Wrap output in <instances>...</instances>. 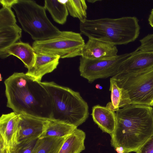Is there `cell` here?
Returning a JSON list of instances; mask_svg holds the SVG:
<instances>
[{
	"mask_svg": "<svg viewBox=\"0 0 153 153\" xmlns=\"http://www.w3.org/2000/svg\"><path fill=\"white\" fill-rule=\"evenodd\" d=\"M41 82L26 73H14L4 82L7 107L18 114L50 119L52 99Z\"/></svg>",
	"mask_w": 153,
	"mask_h": 153,
	"instance_id": "cell-1",
	"label": "cell"
},
{
	"mask_svg": "<svg viewBox=\"0 0 153 153\" xmlns=\"http://www.w3.org/2000/svg\"><path fill=\"white\" fill-rule=\"evenodd\" d=\"M117 124L111 145L118 153L136 152L153 135V108L131 104L116 111Z\"/></svg>",
	"mask_w": 153,
	"mask_h": 153,
	"instance_id": "cell-2",
	"label": "cell"
},
{
	"mask_svg": "<svg viewBox=\"0 0 153 153\" xmlns=\"http://www.w3.org/2000/svg\"><path fill=\"white\" fill-rule=\"evenodd\" d=\"M135 16L86 19L79 23L81 34L115 45H126L138 37L140 27Z\"/></svg>",
	"mask_w": 153,
	"mask_h": 153,
	"instance_id": "cell-3",
	"label": "cell"
},
{
	"mask_svg": "<svg viewBox=\"0 0 153 153\" xmlns=\"http://www.w3.org/2000/svg\"><path fill=\"white\" fill-rule=\"evenodd\" d=\"M52 101L51 118L77 127L89 115L87 103L77 91L58 85L54 82H41Z\"/></svg>",
	"mask_w": 153,
	"mask_h": 153,
	"instance_id": "cell-4",
	"label": "cell"
},
{
	"mask_svg": "<svg viewBox=\"0 0 153 153\" xmlns=\"http://www.w3.org/2000/svg\"><path fill=\"white\" fill-rule=\"evenodd\" d=\"M12 8L15 10L22 29L34 41L51 39L61 31L48 18L46 9L31 0H17Z\"/></svg>",
	"mask_w": 153,
	"mask_h": 153,
	"instance_id": "cell-5",
	"label": "cell"
},
{
	"mask_svg": "<svg viewBox=\"0 0 153 153\" xmlns=\"http://www.w3.org/2000/svg\"><path fill=\"white\" fill-rule=\"evenodd\" d=\"M117 85L128 91L133 104L153 106V68L129 75L112 77Z\"/></svg>",
	"mask_w": 153,
	"mask_h": 153,
	"instance_id": "cell-6",
	"label": "cell"
},
{
	"mask_svg": "<svg viewBox=\"0 0 153 153\" xmlns=\"http://www.w3.org/2000/svg\"><path fill=\"white\" fill-rule=\"evenodd\" d=\"M85 44L80 33L63 31L54 38L34 41L32 46L36 53L57 55L64 59L81 56Z\"/></svg>",
	"mask_w": 153,
	"mask_h": 153,
	"instance_id": "cell-7",
	"label": "cell"
},
{
	"mask_svg": "<svg viewBox=\"0 0 153 153\" xmlns=\"http://www.w3.org/2000/svg\"><path fill=\"white\" fill-rule=\"evenodd\" d=\"M132 54V52L106 59H89L81 56L79 69L80 75L91 83L99 79L113 76L118 74L122 63Z\"/></svg>",
	"mask_w": 153,
	"mask_h": 153,
	"instance_id": "cell-8",
	"label": "cell"
},
{
	"mask_svg": "<svg viewBox=\"0 0 153 153\" xmlns=\"http://www.w3.org/2000/svg\"><path fill=\"white\" fill-rule=\"evenodd\" d=\"M17 143L40 138L46 127L48 120L30 115L19 114Z\"/></svg>",
	"mask_w": 153,
	"mask_h": 153,
	"instance_id": "cell-9",
	"label": "cell"
},
{
	"mask_svg": "<svg viewBox=\"0 0 153 153\" xmlns=\"http://www.w3.org/2000/svg\"><path fill=\"white\" fill-rule=\"evenodd\" d=\"M152 68L153 51L135 50L132 52L131 56L121 65L118 74H133Z\"/></svg>",
	"mask_w": 153,
	"mask_h": 153,
	"instance_id": "cell-10",
	"label": "cell"
},
{
	"mask_svg": "<svg viewBox=\"0 0 153 153\" xmlns=\"http://www.w3.org/2000/svg\"><path fill=\"white\" fill-rule=\"evenodd\" d=\"M116 46L97 39L88 38L83 48L81 56L89 59L110 58L117 55Z\"/></svg>",
	"mask_w": 153,
	"mask_h": 153,
	"instance_id": "cell-11",
	"label": "cell"
},
{
	"mask_svg": "<svg viewBox=\"0 0 153 153\" xmlns=\"http://www.w3.org/2000/svg\"><path fill=\"white\" fill-rule=\"evenodd\" d=\"M60 56L53 54L36 53L33 66L26 74L40 82L45 74L52 72L59 64Z\"/></svg>",
	"mask_w": 153,
	"mask_h": 153,
	"instance_id": "cell-12",
	"label": "cell"
},
{
	"mask_svg": "<svg viewBox=\"0 0 153 153\" xmlns=\"http://www.w3.org/2000/svg\"><path fill=\"white\" fill-rule=\"evenodd\" d=\"M10 55L16 56L23 63L28 70L31 69L35 63L36 53L29 43L17 42L3 50H0V57L6 58Z\"/></svg>",
	"mask_w": 153,
	"mask_h": 153,
	"instance_id": "cell-13",
	"label": "cell"
},
{
	"mask_svg": "<svg viewBox=\"0 0 153 153\" xmlns=\"http://www.w3.org/2000/svg\"><path fill=\"white\" fill-rule=\"evenodd\" d=\"M19 119V114L14 112L3 114L0 118V137L10 148L17 143Z\"/></svg>",
	"mask_w": 153,
	"mask_h": 153,
	"instance_id": "cell-14",
	"label": "cell"
},
{
	"mask_svg": "<svg viewBox=\"0 0 153 153\" xmlns=\"http://www.w3.org/2000/svg\"><path fill=\"white\" fill-rule=\"evenodd\" d=\"M91 115L94 122L103 131L110 135L114 132L117 124L115 111L106 106L97 105L92 107Z\"/></svg>",
	"mask_w": 153,
	"mask_h": 153,
	"instance_id": "cell-15",
	"label": "cell"
},
{
	"mask_svg": "<svg viewBox=\"0 0 153 153\" xmlns=\"http://www.w3.org/2000/svg\"><path fill=\"white\" fill-rule=\"evenodd\" d=\"M110 81L111 102L107 103L106 107L112 111H116L120 108L131 104L127 91L119 87L112 77L110 79Z\"/></svg>",
	"mask_w": 153,
	"mask_h": 153,
	"instance_id": "cell-16",
	"label": "cell"
},
{
	"mask_svg": "<svg viewBox=\"0 0 153 153\" xmlns=\"http://www.w3.org/2000/svg\"><path fill=\"white\" fill-rule=\"evenodd\" d=\"M85 132L76 128L67 137L58 153H80L85 149Z\"/></svg>",
	"mask_w": 153,
	"mask_h": 153,
	"instance_id": "cell-17",
	"label": "cell"
},
{
	"mask_svg": "<svg viewBox=\"0 0 153 153\" xmlns=\"http://www.w3.org/2000/svg\"><path fill=\"white\" fill-rule=\"evenodd\" d=\"M77 128L76 127L64 122L49 119L45 130L40 137H66L71 134Z\"/></svg>",
	"mask_w": 153,
	"mask_h": 153,
	"instance_id": "cell-18",
	"label": "cell"
},
{
	"mask_svg": "<svg viewBox=\"0 0 153 153\" xmlns=\"http://www.w3.org/2000/svg\"><path fill=\"white\" fill-rule=\"evenodd\" d=\"M66 137H47L39 138L32 153H58Z\"/></svg>",
	"mask_w": 153,
	"mask_h": 153,
	"instance_id": "cell-19",
	"label": "cell"
},
{
	"mask_svg": "<svg viewBox=\"0 0 153 153\" xmlns=\"http://www.w3.org/2000/svg\"><path fill=\"white\" fill-rule=\"evenodd\" d=\"M44 1V6L50 13L53 20L61 25L65 24L68 15L65 1L45 0Z\"/></svg>",
	"mask_w": 153,
	"mask_h": 153,
	"instance_id": "cell-20",
	"label": "cell"
},
{
	"mask_svg": "<svg viewBox=\"0 0 153 153\" xmlns=\"http://www.w3.org/2000/svg\"><path fill=\"white\" fill-rule=\"evenodd\" d=\"M22 34V29L17 24L0 27V50L17 42Z\"/></svg>",
	"mask_w": 153,
	"mask_h": 153,
	"instance_id": "cell-21",
	"label": "cell"
},
{
	"mask_svg": "<svg viewBox=\"0 0 153 153\" xmlns=\"http://www.w3.org/2000/svg\"><path fill=\"white\" fill-rule=\"evenodd\" d=\"M68 13L74 18H78L80 22L87 19V6L85 0L64 1Z\"/></svg>",
	"mask_w": 153,
	"mask_h": 153,
	"instance_id": "cell-22",
	"label": "cell"
},
{
	"mask_svg": "<svg viewBox=\"0 0 153 153\" xmlns=\"http://www.w3.org/2000/svg\"><path fill=\"white\" fill-rule=\"evenodd\" d=\"M38 139L25 140L16 143L10 148V153H32Z\"/></svg>",
	"mask_w": 153,
	"mask_h": 153,
	"instance_id": "cell-23",
	"label": "cell"
},
{
	"mask_svg": "<svg viewBox=\"0 0 153 153\" xmlns=\"http://www.w3.org/2000/svg\"><path fill=\"white\" fill-rule=\"evenodd\" d=\"M15 16L11 8L2 7L0 10V27L16 24Z\"/></svg>",
	"mask_w": 153,
	"mask_h": 153,
	"instance_id": "cell-24",
	"label": "cell"
},
{
	"mask_svg": "<svg viewBox=\"0 0 153 153\" xmlns=\"http://www.w3.org/2000/svg\"><path fill=\"white\" fill-rule=\"evenodd\" d=\"M140 45L136 51H153V33L149 34L140 40Z\"/></svg>",
	"mask_w": 153,
	"mask_h": 153,
	"instance_id": "cell-25",
	"label": "cell"
},
{
	"mask_svg": "<svg viewBox=\"0 0 153 153\" xmlns=\"http://www.w3.org/2000/svg\"><path fill=\"white\" fill-rule=\"evenodd\" d=\"M136 153H153V135L138 149Z\"/></svg>",
	"mask_w": 153,
	"mask_h": 153,
	"instance_id": "cell-26",
	"label": "cell"
},
{
	"mask_svg": "<svg viewBox=\"0 0 153 153\" xmlns=\"http://www.w3.org/2000/svg\"><path fill=\"white\" fill-rule=\"evenodd\" d=\"M17 1V0H0V2L2 7L11 8L12 6Z\"/></svg>",
	"mask_w": 153,
	"mask_h": 153,
	"instance_id": "cell-27",
	"label": "cell"
},
{
	"mask_svg": "<svg viewBox=\"0 0 153 153\" xmlns=\"http://www.w3.org/2000/svg\"><path fill=\"white\" fill-rule=\"evenodd\" d=\"M149 24L153 28V9L151 10L148 18Z\"/></svg>",
	"mask_w": 153,
	"mask_h": 153,
	"instance_id": "cell-28",
	"label": "cell"
},
{
	"mask_svg": "<svg viewBox=\"0 0 153 153\" xmlns=\"http://www.w3.org/2000/svg\"><path fill=\"white\" fill-rule=\"evenodd\" d=\"M0 153H10L9 148L6 146L0 149Z\"/></svg>",
	"mask_w": 153,
	"mask_h": 153,
	"instance_id": "cell-29",
	"label": "cell"
},
{
	"mask_svg": "<svg viewBox=\"0 0 153 153\" xmlns=\"http://www.w3.org/2000/svg\"><path fill=\"white\" fill-rule=\"evenodd\" d=\"M95 87L97 89H102V87L99 84L96 85Z\"/></svg>",
	"mask_w": 153,
	"mask_h": 153,
	"instance_id": "cell-30",
	"label": "cell"
},
{
	"mask_svg": "<svg viewBox=\"0 0 153 153\" xmlns=\"http://www.w3.org/2000/svg\"><path fill=\"white\" fill-rule=\"evenodd\" d=\"M87 1H88V2H89L93 3V2L94 3L95 1H99V0H92H92H87Z\"/></svg>",
	"mask_w": 153,
	"mask_h": 153,
	"instance_id": "cell-31",
	"label": "cell"
}]
</instances>
